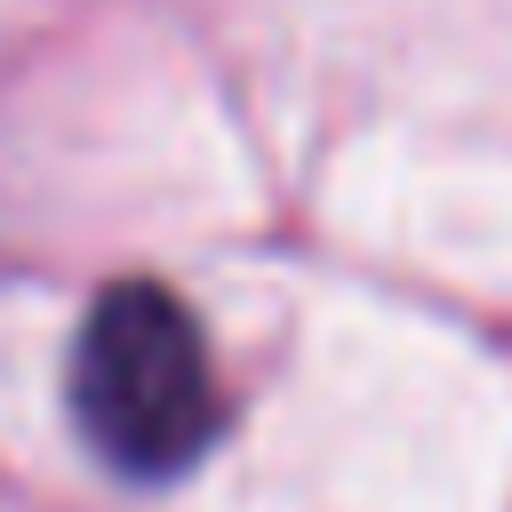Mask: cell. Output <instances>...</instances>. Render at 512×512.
Masks as SVG:
<instances>
[{
  "label": "cell",
  "instance_id": "cell-1",
  "mask_svg": "<svg viewBox=\"0 0 512 512\" xmlns=\"http://www.w3.org/2000/svg\"><path fill=\"white\" fill-rule=\"evenodd\" d=\"M72 416L88 448L128 480H168L200 464L224 432V392L208 336L160 280H112L72 336Z\"/></svg>",
  "mask_w": 512,
  "mask_h": 512
}]
</instances>
